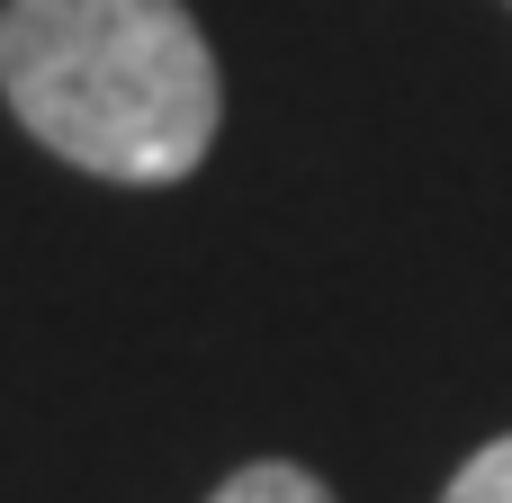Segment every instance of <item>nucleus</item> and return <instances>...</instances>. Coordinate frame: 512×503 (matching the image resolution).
I'll list each match as a JSON object with an SVG mask.
<instances>
[{
  "label": "nucleus",
  "mask_w": 512,
  "mask_h": 503,
  "mask_svg": "<svg viewBox=\"0 0 512 503\" xmlns=\"http://www.w3.org/2000/svg\"><path fill=\"white\" fill-rule=\"evenodd\" d=\"M441 503H512V432H495V441L441 486Z\"/></svg>",
  "instance_id": "3"
},
{
  "label": "nucleus",
  "mask_w": 512,
  "mask_h": 503,
  "mask_svg": "<svg viewBox=\"0 0 512 503\" xmlns=\"http://www.w3.org/2000/svg\"><path fill=\"white\" fill-rule=\"evenodd\" d=\"M0 99L54 162L126 189L189 180L225 126L189 0H0Z\"/></svg>",
  "instance_id": "1"
},
{
  "label": "nucleus",
  "mask_w": 512,
  "mask_h": 503,
  "mask_svg": "<svg viewBox=\"0 0 512 503\" xmlns=\"http://www.w3.org/2000/svg\"><path fill=\"white\" fill-rule=\"evenodd\" d=\"M207 503H342V495L315 468H297V459H252V468H234Z\"/></svg>",
  "instance_id": "2"
}]
</instances>
